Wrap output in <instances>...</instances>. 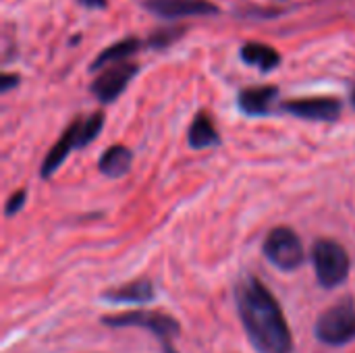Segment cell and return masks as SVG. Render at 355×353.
Returning <instances> with one entry per match:
<instances>
[{"instance_id": "1", "label": "cell", "mask_w": 355, "mask_h": 353, "mask_svg": "<svg viewBox=\"0 0 355 353\" xmlns=\"http://www.w3.org/2000/svg\"><path fill=\"white\" fill-rule=\"evenodd\" d=\"M239 318L260 353H291L293 339L283 310L260 279L248 277L235 289Z\"/></svg>"}, {"instance_id": "2", "label": "cell", "mask_w": 355, "mask_h": 353, "mask_svg": "<svg viewBox=\"0 0 355 353\" xmlns=\"http://www.w3.org/2000/svg\"><path fill=\"white\" fill-rule=\"evenodd\" d=\"M106 327L112 329H125V327H135V329H148L154 333V337L160 341L162 353H177L173 347V339L179 337L181 327L173 316L160 314V312H127V314H116V316H106L102 318Z\"/></svg>"}, {"instance_id": "3", "label": "cell", "mask_w": 355, "mask_h": 353, "mask_svg": "<svg viewBox=\"0 0 355 353\" xmlns=\"http://www.w3.org/2000/svg\"><path fill=\"white\" fill-rule=\"evenodd\" d=\"M316 337L327 345H345L355 339V300H341L320 314Z\"/></svg>"}, {"instance_id": "4", "label": "cell", "mask_w": 355, "mask_h": 353, "mask_svg": "<svg viewBox=\"0 0 355 353\" xmlns=\"http://www.w3.org/2000/svg\"><path fill=\"white\" fill-rule=\"evenodd\" d=\"M314 270L322 287H337L349 275V256L345 248L333 239H320L312 248Z\"/></svg>"}, {"instance_id": "5", "label": "cell", "mask_w": 355, "mask_h": 353, "mask_svg": "<svg viewBox=\"0 0 355 353\" xmlns=\"http://www.w3.org/2000/svg\"><path fill=\"white\" fill-rule=\"evenodd\" d=\"M266 258L281 270H295L304 262V246L297 233L289 227H277L264 241Z\"/></svg>"}, {"instance_id": "6", "label": "cell", "mask_w": 355, "mask_h": 353, "mask_svg": "<svg viewBox=\"0 0 355 353\" xmlns=\"http://www.w3.org/2000/svg\"><path fill=\"white\" fill-rule=\"evenodd\" d=\"M137 73H139V64L133 60H123V62L110 64L92 81L89 89L102 104H110L127 89L129 81Z\"/></svg>"}, {"instance_id": "7", "label": "cell", "mask_w": 355, "mask_h": 353, "mask_svg": "<svg viewBox=\"0 0 355 353\" xmlns=\"http://www.w3.org/2000/svg\"><path fill=\"white\" fill-rule=\"evenodd\" d=\"M141 6L160 19H183V17H208L218 15L220 6L212 0H141Z\"/></svg>"}, {"instance_id": "8", "label": "cell", "mask_w": 355, "mask_h": 353, "mask_svg": "<svg viewBox=\"0 0 355 353\" xmlns=\"http://www.w3.org/2000/svg\"><path fill=\"white\" fill-rule=\"evenodd\" d=\"M285 112L306 119V121H324V123H333L341 117L343 104L339 98L333 96H318V98H295V100H287L281 106Z\"/></svg>"}, {"instance_id": "9", "label": "cell", "mask_w": 355, "mask_h": 353, "mask_svg": "<svg viewBox=\"0 0 355 353\" xmlns=\"http://www.w3.org/2000/svg\"><path fill=\"white\" fill-rule=\"evenodd\" d=\"M279 96L277 85H256L243 87L237 94V106L248 117H264L272 110V104Z\"/></svg>"}, {"instance_id": "10", "label": "cell", "mask_w": 355, "mask_h": 353, "mask_svg": "<svg viewBox=\"0 0 355 353\" xmlns=\"http://www.w3.org/2000/svg\"><path fill=\"white\" fill-rule=\"evenodd\" d=\"M79 127H81V119L73 121L64 129L62 137L50 148V152H48V156H46V160L42 164V177L54 175V171L62 164V160L69 156V152L75 150V148H79Z\"/></svg>"}, {"instance_id": "11", "label": "cell", "mask_w": 355, "mask_h": 353, "mask_svg": "<svg viewBox=\"0 0 355 353\" xmlns=\"http://www.w3.org/2000/svg\"><path fill=\"white\" fill-rule=\"evenodd\" d=\"M239 56H241V60L245 64L256 67L262 73L275 71L281 64V60H283L277 48H272L268 44H262V42H245L239 48Z\"/></svg>"}, {"instance_id": "12", "label": "cell", "mask_w": 355, "mask_h": 353, "mask_svg": "<svg viewBox=\"0 0 355 353\" xmlns=\"http://www.w3.org/2000/svg\"><path fill=\"white\" fill-rule=\"evenodd\" d=\"M144 46H146V42L139 40V37H133V35L123 37V40L110 44L108 48H104V50L94 58V62L89 64V71H98V69H104L106 64L110 67V64L123 62V60H127L129 56L137 54Z\"/></svg>"}, {"instance_id": "13", "label": "cell", "mask_w": 355, "mask_h": 353, "mask_svg": "<svg viewBox=\"0 0 355 353\" xmlns=\"http://www.w3.org/2000/svg\"><path fill=\"white\" fill-rule=\"evenodd\" d=\"M102 300L110 304H146L154 300V287L150 281H133L123 287L104 291Z\"/></svg>"}, {"instance_id": "14", "label": "cell", "mask_w": 355, "mask_h": 353, "mask_svg": "<svg viewBox=\"0 0 355 353\" xmlns=\"http://www.w3.org/2000/svg\"><path fill=\"white\" fill-rule=\"evenodd\" d=\"M187 139H189V146H191L193 150L212 148V146H216V144L220 141L218 131H216V127H214V123H212V119H210L208 112L202 110V112L196 114L193 123L189 125V135H187Z\"/></svg>"}, {"instance_id": "15", "label": "cell", "mask_w": 355, "mask_h": 353, "mask_svg": "<svg viewBox=\"0 0 355 353\" xmlns=\"http://www.w3.org/2000/svg\"><path fill=\"white\" fill-rule=\"evenodd\" d=\"M131 162H133V152L127 146H110L102 154L98 169L106 177H123L129 171Z\"/></svg>"}, {"instance_id": "16", "label": "cell", "mask_w": 355, "mask_h": 353, "mask_svg": "<svg viewBox=\"0 0 355 353\" xmlns=\"http://www.w3.org/2000/svg\"><path fill=\"white\" fill-rule=\"evenodd\" d=\"M187 31H189V25H166V27H158V29H154L148 35L146 46L152 48V50H164V48L177 44Z\"/></svg>"}, {"instance_id": "17", "label": "cell", "mask_w": 355, "mask_h": 353, "mask_svg": "<svg viewBox=\"0 0 355 353\" xmlns=\"http://www.w3.org/2000/svg\"><path fill=\"white\" fill-rule=\"evenodd\" d=\"M102 127H104V112H100V110L94 112V114H89L87 119H81V127H79V148L92 144L100 135Z\"/></svg>"}, {"instance_id": "18", "label": "cell", "mask_w": 355, "mask_h": 353, "mask_svg": "<svg viewBox=\"0 0 355 353\" xmlns=\"http://www.w3.org/2000/svg\"><path fill=\"white\" fill-rule=\"evenodd\" d=\"M283 8H260V6H250L245 12H241L243 17H258V19H275L279 15H283Z\"/></svg>"}, {"instance_id": "19", "label": "cell", "mask_w": 355, "mask_h": 353, "mask_svg": "<svg viewBox=\"0 0 355 353\" xmlns=\"http://www.w3.org/2000/svg\"><path fill=\"white\" fill-rule=\"evenodd\" d=\"M23 202H25V189H19L17 193H12L10 196V200L6 202V210H4V214L6 216H12L15 212H19L21 208H23Z\"/></svg>"}, {"instance_id": "20", "label": "cell", "mask_w": 355, "mask_h": 353, "mask_svg": "<svg viewBox=\"0 0 355 353\" xmlns=\"http://www.w3.org/2000/svg\"><path fill=\"white\" fill-rule=\"evenodd\" d=\"M19 75L17 73H4L2 77H0V92L2 94H6V92H10L15 85H19Z\"/></svg>"}, {"instance_id": "21", "label": "cell", "mask_w": 355, "mask_h": 353, "mask_svg": "<svg viewBox=\"0 0 355 353\" xmlns=\"http://www.w3.org/2000/svg\"><path fill=\"white\" fill-rule=\"evenodd\" d=\"M77 2L87 10H106L108 8V0H77Z\"/></svg>"}, {"instance_id": "22", "label": "cell", "mask_w": 355, "mask_h": 353, "mask_svg": "<svg viewBox=\"0 0 355 353\" xmlns=\"http://www.w3.org/2000/svg\"><path fill=\"white\" fill-rule=\"evenodd\" d=\"M349 98H352V106L355 108V85L352 87V94H349Z\"/></svg>"}]
</instances>
